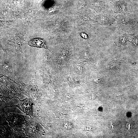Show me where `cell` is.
I'll use <instances>...</instances> for the list:
<instances>
[{"label": "cell", "mask_w": 138, "mask_h": 138, "mask_svg": "<svg viewBox=\"0 0 138 138\" xmlns=\"http://www.w3.org/2000/svg\"><path fill=\"white\" fill-rule=\"evenodd\" d=\"M128 9L127 4L124 1H119L114 4V11L116 13L126 14H127Z\"/></svg>", "instance_id": "30bf717a"}, {"label": "cell", "mask_w": 138, "mask_h": 138, "mask_svg": "<svg viewBox=\"0 0 138 138\" xmlns=\"http://www.w3.org/2000/svg\"><path fill=\"white\" fill-rule=\"evenodd\" d=\"M137 25L138 26V21H137Z\"/></svg>", "instance_id": "9a60e30c"}, {"label": "cell", "mask_w": 138, "mask_h": 138, "mask_svg": "<svg viewBox=\"0 0 138 138\" xmlns=\"http://www.w3.org/2000/svg\"><path fill=\"white\" fill-rule=\"evenodd\" d=\"M28 44L32 47L44 48L49 50L44 40L41 38H35L32 39L28 42Z\"/></svg>", "instance_id": "9c48e42d"}, {"label": "cell", "mask_w": 138, "mask_h": 138, "mask_svg": "<svg viewBox=\"0 0 138 138\" xmlns=\"http://www.w3.org/2000/svg\"><path fill=\"white\" fill-rule=\"evenodd\" d=\"M1 75L0 98L2 100L8 101L14 98L19 99L25 84L16 82L11 78Z\"/></svg>", "instance_id": "6da1fadb"}, {"label": "cell", "mask_w": 138, "mask_h": 138, "mask_svg": "<svg viewBox=\"0 0 138 138\" xmlns=\"http://www.w3.org/2000/svg\"><path fill=\"white\" fill-rule=\"evenodd\" d=\"M129 35L123 32L119 33L117 35L115 40V42L118 46H125L126 42L129 41Z\"/></svg>", "instance_id": "8fae6325"}, {"label": "cell", "mask_w": 138, "mask_h": 138, "mask_svg": "<svg viewBox=\"0 0 138 138\" xmlns=\"http://www.w3.org/2000/svg\"><path fill=\"white\" fill-rule=\"evenodd\" d=\"M20 101L15 106H9L16 107L18 108L26 115L30 117H34L32 108V103L31 99L29 98H26L22 100L19 99Z\"/></svg>", "instance_id": "8992f818"}, {"label": "cell", "mask_w": 138, "mask_h": 138, "mask_svg": "<svg viewBox=\"0 0 138 138\" xmlns=\"http://www.w3.org/2000/svg\"><path fill=\"white\" fill-rule=\"evenodd\" d=\"M26 130H24L26 135L28 136H38L42 135L44 133V131L40 125L37 123L29 125Z\"/></svg>", "instance_id": "52a82bcc"}, {"label": "cell", "mask_w": 138, "mask_h": 138, "mask_svg": "<svg viewBox=\"0 0 138 138\" xmlns=\"http://www.w3.org/2000/svg\"><path fill=\"white\" fill-rule=\"evenodd\" d=\"M131 43L134 46L138 47V35L133 38Z\"/></svg>", "instance_id": "5bb4252c"}, {"label": "cell", "mask_w": 138, "mask_h": 138, "mask_svg": "<svg viewBox=\"0 0 138 138\" xmlns=\"http://www.w3.org/2000/svg\"><path fill=\"white\" fill-rule=\"evenodd\" d=\"M22 93L28 98L33 99L39 97L41 94L38 88L35 79H32L28 84H25Z\"/></svg>", "instance_id": "277c9868"}, {"label": "cell", "mask_w": 138, "mask_h": 138, "mask_svg": "<svg viewBox=\"0 0 138 138\" xmlns=\"http://www.w3.org/2000/svg\"><path fill=\"white\" fill-rule=\"evenodd\" d=\"M15 66V59L13 54L6 52L1 56L0 73L1 75L14 78L16 75Z\"/></svg>", "instance_id": "7a4b0ae2"}, {"label": "cell", "mask_w": 138, "mask_h": 138, "mask_svg": "<svg viewBox=\"0 0 138 138\" xmlns=\"http://www.w3.org/2000/svg\"><path fill=\"white\" fill-rule=\"evenodd\" d=\"M96 19L99 24L105 26L110 25L116 20L112 16L107 14H100L96 17Z\"/></svg>", "instance_id": "ba28073f"}, {"label": "cell", "mask_w": 138, "mask_h": 138, "mask_svg": "<svg viewBox=\"0 0 138 138\" xmlns=\"http://www.w3.org/2000/svg\"><path fill=\"white\" fill-rule=\"evenodd\" d=\"M64 128L66 130H70L73 127V125L72 124L69 122H66L64 123Z\"/></svg>", "instance_id": "4fadbf2b"}, {"label": "cell", "mask_w": 138, "mask_h": 138, "mask_svg": "<svg viewBox=\"0 0 138 138\" xmlns=\"http://www.w3.org/2000/svg\"><path fill=\"white\" fill-rule=\"evenodd\" d=\"M1 125V135L4 138H11L13 133V128L7 124Z\"/></svg>", "instance_id": "7c38bea8"}, {"label": "cell", "mask_w": 138, "mask_h": 138, "mask_svg": "<svg viewBox=\"0 0 138 138\" xmlns=\"http://www.w3.org/2000/svg\"><path fill=\"white\" fill-rule=\"evenodd\" d=\"M116 19L118 25L124 31H128L134 25V20L128 14L118 15Z\"/></svg>", "instance_id": "5b68a950"}, {"label": "cell", "mask_w": 138, "mask_h": 138, "mask_svg": "<svg viewBox=\"0 0 138 138\" xmlns=\"http://www.w3.org/2000/svg\"><path fill=\"white\" fill-rule=\"evenodd\" d=\"M5 118L11 127L18 128L22 125H26L28 123L24 115L11 113H6Z\"/></svg>", "instance_id": "3957f363"}]
</instances>
